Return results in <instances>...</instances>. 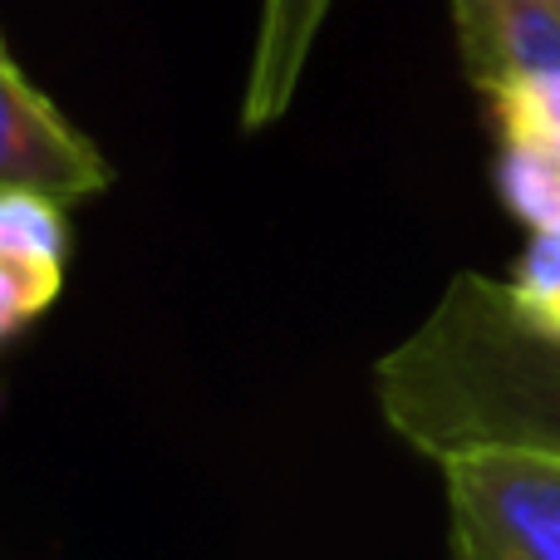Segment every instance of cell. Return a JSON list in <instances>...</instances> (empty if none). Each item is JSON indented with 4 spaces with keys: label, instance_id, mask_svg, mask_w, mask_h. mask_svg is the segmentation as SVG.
I'll return each mask as SVG.
<instances>
[{
    "label": "cell",
    "instance_id": "cell-7",
    "mask_svg": "<svg viewBox=\"0 0 560 560\" xmlns=\"http://www.w3.org/2000/svg\"><path fill=\"white\" fill-rule=\"evenodd\" d=\"M506 300L532 329L560 339V222L536 226L506 276Z\"/></svg>",
    "mask_w": 560,
    "mask_h": 560
},
{
    "label": "cell",
    "instance_id": "cell-6",
    "mask_svg": "<svg viewBox=\"0 0 560 560\" xmlns=\"http://www.w3.org/2000/svg\"><path fill=\"white\" fill-rule=\"evenodd\" d=\"M65 256H69L65 202L39 192H0V266L5 271L59 295Z\"/></svg>",
    "mask_w": 560,
    "mask_h": 560
},
{
    "label": "cell",
    "instance_id": "cell-3",
    "mask_svg": "<svg viewBox=\"0 0 560 560\" xmlns=\"http://www.w3.org/2000/svg\"><path fill=\"white\" fill-rule=\"evenodd\" d=\"M114 187L108 158L55 108L0 39V192H39L74 207Z\"/></svg>",
    "mask_w": 560,
    "mask_h": 560
},
{
    "label": "cell",
    "instance_id": "cell-5",
    "mask_svg": "<svg viewBox=\"0 0 560 560\" xmlns=\"http://www.w3.org/2000/svg\"><path fill=\"white\" fill-rule=\"evenodd\" d=\"M335 0H261V20H256V45L252 69H246V94H242V128L261 133L285 118L295 104V89L305 79V65L315 55V39L325 30Z\"/></svg>",
    "mask_w": 560,
    "mask_h": 560
},
{
    "label": "cell",
    "instance_id": "cell-1",
    "mask_svg": "<svg viewBox=\"0 0 560 560\" xmlns=\"http://www.w3.org/2000/svg\"><path fill=\"white\" fill-rule=\"evenodd\" d=\"M374 394L394 438L433 463L467 447L560 457V339L482 271L447 280L433 315L374 364Z\"/></svg>",
    "mask_w": 560,
    "mask_h": 560
},
{
    "label": "cell",
    "instance_id": "cell-2",
    "mask_svg": "<svg viewBox=\"0 0 560 560\" xmlns=\"http://www.w3.org/2000/svg\"><path fill=\"white\" fill-rule=\"evenodd\" d=\"M438 472L453 560H560V457L467 447Z\"/></svg>",
    "mask_w": 560,
    "mask_h": 560
},
{
    "label": "cell",
    "instance_id": "cell-9",
    "mask_svg": "<svg viewBox=\"0 0 560 560\" xmlns=\"http://www.w3.org/2000/svg\"><path fill=\"white\" fill-rule=\"evenodd\" d=\"M546 5H556V10H560V0H546Z\"/></svg>",
    "mask_w": 560,
    "mask_h": 560
},
{
    "label": "cell",
    "instance_id": "cell-8",
    "mask_svg": "<svg viewBox=\"0 0 560 560\" xmlns=\"http://www.w3.org/2000/svg\"><path fill=\"white\" fill-rule=\"evenodd\" d=\"M497 192H502L506 212L516 222L551 226L560 222V158L536 153V148H516L502 143V158H497Z\"/></svg>",
    "mask_w": 560,
    "mask_h": 560
},
{
    "label": "cell",
    "instance_id": "cell-4",
    "mask_svg": "<svg viewBox=\"0 0 560 560\" xmlns=\"http://www.w3.org/2000/svg\"><path fill=\"white\" fill-rule=\"evenodd\" d=\"M453 25L477 94L560 69V10L546 0H453Z\"/></svg>",
    "mask_w": 560,
    "mask_h": 560
}]
</instances>
